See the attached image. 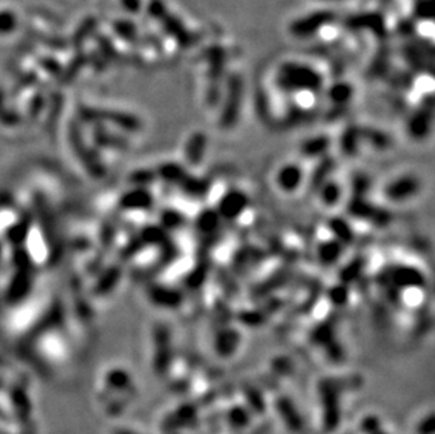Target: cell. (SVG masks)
Here are the masks:
<instances>
[{
	"instance_id": "1",
	"label": "cell",
	"mask_w": 435,
	"mask_h": 434,
	"mask_svg": "<svg viewBox=\"0 0 435 434\" xmlns=\"http://www.w3.org/2000/svg\"><path fill=\"white\" fill-rule=\"evenodd\" d=\"M275 185L283 192H294L303 182V171L297 164H285L275 174Z\"/></svg>"
},
{
	"instance_id": "2",
	"label": "cell",
	"mask_w": 435,
	"mask_h": 434,
	"mask_svg": "<svg viewBox=\"0 0 435 434\" xmlns=\"http://www.w3.org/2000/svg\"><path fill=\"white\" fill-rule=\"evenodd\" d=\"M227 423L233 428L242 430V428L248 427L249 423H251V411L248 410L247 406L235 404V406L230 407V410L227 413Z\"/></svg>"
},
{
	"instance_id": "3",
	"label": "cell",
	"mask_w": 435,
	"mask_h": 434,
	"mask_svg": "<svg viewBox=\"0 0 435 434\" xmlns=\"http://www.w3.org/2000/svg\"><path fill=\"white\" fill-rule=\"evenodd\" d=\"M361 430L363 434H376L377 431L382 430V421L380 417L375 414L365 416L361 421Z\"/></svg>"
},
{
	"instance_id": "4",
	"label": "cell",
	"mask_w": 435,
	"mask_h": 434,
	"mask_svg": "<svg viewBox=\"0 0 435 434\" xmlns=\"http://www.w3.org/2000/svg\"><path fill=\"white\" fill-rule=\"evenodd\" d=\"M432 430H434L432 414H428V417L422 419L421 423L418 424V434H432Z\"/></svg>"
},
{
	"instance_id": "5",
	"label": "cell",
	"mask_w": 435,
	"mask_h": 434,
	"mask_svg": "<svg viewBox=\"0 0 435 434\" xmlns=\"http://www.w3.org/2000/svg\"><path fill=\"white\" fill-rule=\"evenodd\" d=\"M376 434H389V433H386V431H384V430H383V428H382V430H380V431H377V433H376Z\"/></svg>"
}]
</instances>
